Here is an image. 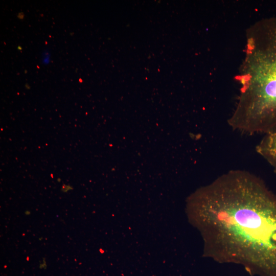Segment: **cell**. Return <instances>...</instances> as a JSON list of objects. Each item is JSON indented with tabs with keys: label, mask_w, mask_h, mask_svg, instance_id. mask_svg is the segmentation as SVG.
<instances>
[{
	"label": "cell",
	"mask_w": 276,
	"mask_h": 276,
	"mask_svg": "<svg viewBox=\"0 0 276 276\" xmlns=\"http://www.w3.org/2000/svg\"><path fill=\"white\" fill-rule=\"evenodd\" d=\"M190 211L215 257L276 276V196L261 179L230 171L196 191Z\"/></svg>",
	"instance_id": "6da1fadb"
},
{
	"label": "cell",
	"mask_w": 276,
	"mask_h": 276,
	"mask_svg": "<svg viewBox=\"0 0 276 276\" xmlns=\"http://www.w3.org/2000/svg\"><path fill=\"white\" fill-rule=\"evenodd\" d=\"M238 80L240 95L229 125L247 133L276 127V17L264 19L248 31Z\"/></svg>",
	"instance_id": "7a4b0ae2"
},
{
	"label": "cell",
	"mask_w": 276,
	"mask_h": 276,
	"mask_svg": "<svg viewBox=\"0 0 276 276\" xmlns=\"http://www.w3.org/2000/svg\"><path fill=\"white\" fill-rule=\"evenodd\" d=\"M264 134V136L257 146L256 150L276 172V127Z\"/></svg>",
	"instance_id": "3957f363"
},
{
	"label": "cell",
	"mask_w": 276,
	"mask_h": 276,
	"mask_svg": "<svg viewBox=\"0 0 276 276\" xmlns=\"http://www.w3.org/2000/svg\"><path fill=\"white\" fill-rule=\"evenodd\" d=\"M42 63L44 65L48 64L50 62V53L48 50H44L42 55Z\"/></svg>",
	"instance_id": "277c9868"
},
{
	"label": "cell",
	"mask_w": 276,
	"mask_h": 276,
	"mask_svg": "<svg viewBox=\"0 0 276 276\" xmlns=\"http://www.w3.org/2000/svg\"><path fill=\"white\" fill-rule=\"evenodd\" d=\"M73 188L72 186H71L70 185H66L63 184L61 189V191L63 193H66L69 190H73Z\"/></svg>",
	"instance_id": "5b68a950"
},
{
	"label": "cell",
	"mask_w": 276,
	"mask_h": 276,
	"mask_svg": "<svg viewBox=\"0 0 276 276\" xmlns=\"http://www.w3.org/2000/svg\"><path fill=\"white\" fill-rule=\"evenodd\" d=\"M39 267L40 269H45L47 267V265L45 261V258H43L42 261H40Z\"/></svg>",
	"instance_id": "8992f818"
},
{
	"label": "cell",
	"mask_w": 276,
	"mask_h": 276,
	"mask_svg": "<svg viewBox=\"0 0 276 276\" xmlns=\"http://www.w3.org/2000/svg\"><path fill=\"white\" fill-rule=\"evenodd\" d=\"M24 16V14L23 13H19L18 15V17L19 19H23Z\"/></svg>",
	"instance_id": "52a82bcc"
},
{
	"label": "cell",
	"mask_w": 276,
	"mask_h": 276,
	"mask_svg": "<svg viewBox=\"0 0 276 276\" xmlns=\"http://www.w3.org/2000/svg\"><path fill=\"white\" fill-rule=\"evenodd\" d=\"M25 215H29L31 214V212H30V211L27 210V211H26L25 212Z\"/></svg>",
	"instance_id": "ba28073f"
},
{
	"label": "cell",
	"mask_w": 276,
	"mask_h": 276,
	"mask_svg": "<svg viewBox=\"0 0 276 276\" xmlns=\"http://www.w3.org/2000/svg\"><path fill=\"white\" fill-rule=\"evenodd\" d=\"M18 49L21 50V48H20V47L19 46V47H18Z\"/></svg>",
	"instance_id": "9c48e42d"
},
{
	"label": "cell",
	"mask_w": 276,
	"mask_h": 276,
	"mask_svg": "<svg viewBox=\"0 0 276 276\" xmlns=\"http://www.w3.org/2000/svg\"><path fill=\"white\" fill-rule=\"evenodd\" d=\"M57 180H58V181H59V182H60V181H61V179H60V178H58V179H57Z\"/></svg>",
	"instance_id": "30bf717a"
},
{
	"label": "cell",
	"mask_w": 276,
	"mask_h": 276,
	"mask_svg": "<svg viewBox=\"0 0 276 276\" xmlns=\"http://www.w3.org/2000/svg\"><path fill=\"white\" fill-rule=\"evenodd\" d=\"M42 238H43L41 237V238H39V240L40 241Z\"/></svg>",
	"instance_id": "8fae6325"
}]
</instances>
